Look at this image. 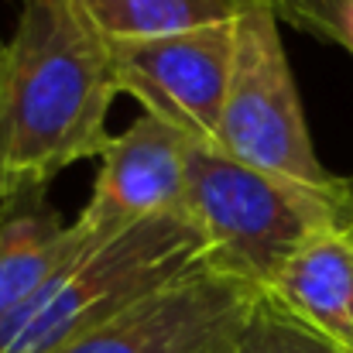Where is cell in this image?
Wrapping results in <instances>:
<instances>
[{
    "instance_id": "obj_1",
    "label": "cell",
    "mask_w": 353,
    "mask_h": 353,
    "mask_svg": "<svg viewBox=\"0 0 353 353\" xmlns=\"http://www.w3.org/2000/svg\"><path fill=\"white\" fill-rule=\"evenodd\" d=\"M120 97L114 41L83 0H21L0 72V210L100 158Z\"/></svg>"
},
{
    "instance_id": "obj_2",
    "label": "cell",
    "mask_w": 353,
    "mask_h": 353,
    "mask_svg": "<svg viewBox=\"0 0 353 353\" xmlns=\"http://www.w3.org/2000/svg\"><path fill=\"white\" fill-rule=\"evenodd\" d=\"M210 264L206 234L189 213H165L86 243L0 319V353H55L107 326L137 302Z\"/></svg>"
},
{
    "instance_id": "obj_3",
    "label": "cell",
    "mask_w": 353,
    "mask_h": 353,
    "mask_svg": "<svg viewBox=\"0 0 353 353\" xmlns=\"http://www.w3.org/2000/svg\"><path fill=\"white\" fill-rule=\"evenodd\" d=\"M347 206V179L316 189L250 168L220 148H189L185 213L206 234L210 264L268 292L285 261Z\"/></svg>"
},
{
    "instance_id": "obj_4",
    "label": "cell",
    "mask_w": 353,
    "mask_h": 353,
    "mask_svg": "<svg viewBox=\"0 0 353 353\" xmlns=\"http://www.w3.org/2000/svg\"><path fill=\"white\" fill-rule=\"evenodd\" d=\"M264 3H243L234 17V69L220 117V151L302 185L333 189L340 179L316 154L295 72Z\"/></svg>"
},
{
    "instance_id": "obj_5",
    "label": "cell",
    "mask_w": 353,
    "mask_h": 353,
    "mask_svg": "<svg viewBox=\"0 0 353 353\" xmlns=\"http://www.w3.org/2000/svg\"><path fill=\"white\" fill-rule=\"evenodd\" d=\"M120 93L141 114L165 120L199 148L220 144V117L234 69V21L179 34L114 41Z\"/></svg>"
},
{
    "instance_id": "obj_6",
    "label": "cell",
    "mask_w": 353,
    "mask_h": 353,
    "mask_svg": "<svg viewBox=\"0 0 353 353\" xmlns=\"http://www.w3.org/2000/svg\"><path fill=\"white\" fill-rule=\"evenodd\" d=\"M261 299L257 285L203 264L55 353H230Z\"/></svg>"
},
{
    "instance_id": "obj_7",
    "label": "cell",
    "mask_w": 353,
    "mask_h": 353,
    "mask_svg": "<svg viewBox=\"0 0 353 353\" xmlns=\"http://www.w3.org/2000/svg\"><path fill=\"white\" fill-rule=\"evenodd\" d=\"M189 148L185 134L141 114L100 154V172L76 227L90 236H110L151 216L185 213Z\"/></svg>"
},
{
    "instance_id": "obj_8",
    "label": "cell",
    "mask_w": 353,
    "mask_h": 353,
    "mask_svg": "<svg viewBox=\"0 0 353 353\" xmlns=\"http://www.w3.org/2000/svg\"><path fill=\"white\" fill-rule=\"evenodd\" d=\"M268 299L288 316L353 353V213L309 236L268 285Z\"/></svg>"
},
{
    "instance_id": "obj_9",
    "label": "cell",
    "mask_w": 353,
    "mask_h": 353,
    "mask_svg": "<svg viewBox=\"0 0 353 353\" xmlns=\"http://www.w3.org/2000/svg\"><path fill=\"white\" fill-rule=\"evenodd\" d=\"M86 243L76 223H62L41 196L3 206L0 220V319L21 309Z\"/></svg>"
},
{
    "instance_id": "obj_10",
    "label": "cell",
    "mask_w": 353,
    "mask_h": 353,
    "mask_svg": "<svg viewBox=\"0 0 353 353\" xmlns=\"http://www.w3.org/2000/svg\"><path fill=\"white\" fill-rule=\"evenodd\" d=\"M110 41L179 34L234 21L240 0H83Z\"/></svg>"
},
{
    "instance_id": "obj_11",
    "label": "cell",
    "mask_w": 353,
    "mask_h": 353,
    "mask_svg": "<svg viewBox=\"0 0 353 353\" xmlns=\"http://www.w3.org/2000/svg\"><path fill=\"white\" fill-rule=\"evenodd\" d=\"M230 353H347V350H340L336 343H330L326 336H319L316 330H309L295 316H288L264 292L250 326L243 330V336L236 340V347Z\"/></svg>"
},
{
    "instance_id": "obj_12",
    "label": "cell",
    "mask_w": 353,
    "mask_h": 353,
    "mask_svg": "<svg viewBox=\"0 0 353 353\" xmlns=\"http://www.w3.org/2000/svg\"><path fill=\"white\" fill-rule=\"evenodd\" d=\"M240 3H264L274 10L278 21L347 48L350 45V0H240Z\"/></svg>"
},
{
    "instance_id": "obj_13",
    "label": "cell",
    "mask_w": 353,
    "mask_h": 353,
    "mask_svg": "<svg viewBox=\"0 0 353 353\" xmlns=\"http://www.w3.org/2000/svg\"><path fill=\"white\" fill-rule=\"evenodd\" d=\"M347 206H350V213H353V179H347Z\"/></svg>"
},
{
    "instance_id": "obj_14",
    "label": "cell",
    "mask_w": 353,
    "mask_h": 353,
    "mask_svg": "<svg viewBox=\"0 0 353 353\" xmlns=\"http://www.w3.org/2000/svg\"><path fill=\"white\" fill-rule=\"evenodd\" d=\"M3 55H7V41H3V34H0V72H3Z\"/></svg>"
},
{
    "instance_id": "obj_15",
    "label": "cell",
    "mask_w": 353,
    "mask_h": 353,
    "mask_svg": "<svg viewBox=\"0 0 353 353\" xmlns=\"http://www.w3.org/2000/svg\"><path fill=\"white\" fill-rule=\"evenodd\" d=\"M347 52L353 55V0H350V45H347Z\"/></svg>"
}]
</instances>
